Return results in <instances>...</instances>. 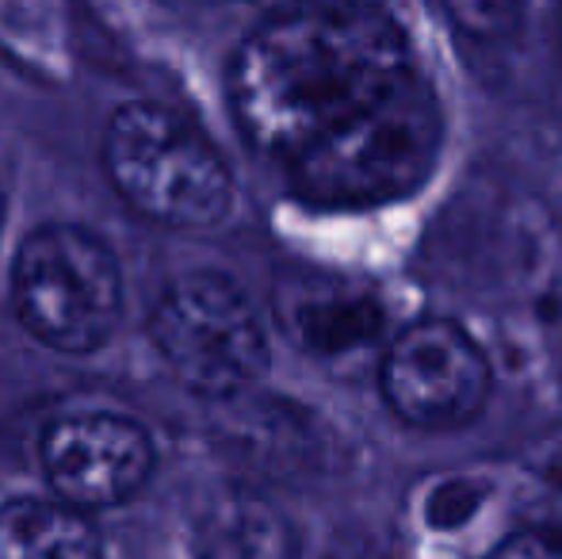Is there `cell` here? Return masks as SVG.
<instances>
[{
  "mask_svg": "<svg viewBox=\"0 0 562 559\" xmlns=\"http://www.w3.org/2000/svg\"><path fill=\"white\" fill-rule=\"evenodd\" d=\"M241 135L314 208H379L422 188L445 120L402 27L371 0H299L234 54Z\"/></svg>",
  "mask_w": 562,
  "mask_h": 559,
  "instance_id": "cell-1",
  "label": "cell"
},
{
  "mask_svg": "<svg viewBox=\"0 0 562 559\" xmlns=\"http://www.w3.org/2000/svg\"><path fill=\"white\" fill-rule=\"evenodd\" d=\"M100 161L119 200L157 226L207 231L234 203V172L215 142L149 100L115 108Z\"/></svg>",
  "mask_w": 562,
  "mask_h": 559,
  "instance_id": "cell-2",
  "label": "cell"
},
{
  "mask_svg": "<svg viewBox=\"0 0 562 559\" xmlns=\"http://www.w3.org/2000/svg\"><path fill=\"white\" fill-rule=\"evenodd\" d=\"M12 306L23 334L43 349L66 357L97 353L123 318L119 257L85 226H38L15 249Z\"/></svg>",
  "mask_w": 562,
  "mask_h": 559,
  "instance_id": "cell-3",
  "label": "cell"
},
{
  "mask_svg": "<svg viewBox=\"0 0 562 559\" xmlns=\"http://www.w3.org/2000/svg\"><path fill=\"white\" fill-rule=\"evenodd\" d=\"M149 342L184 388L237 399L265 376L268 334L257 306L223 272H188L149 311Z\"/></svg>",
  "mask_w": 562,
  "mask_h": 559,
  "instance_id": "cell-4",
  "label": "cell"
},
{
  "mask_svg": "<svg viewBox=\"0 0 562 559\" xmlns=\"http://www.w3.org/2000/svg\"><path fill=\"white\" fill-rule=\"evenodd\" d=\"M379 383L402 422L422 429H456L486 403L490 365L456 322L425 318L391 342Z\"/></svg>",
  "mask_w": 562,
  "mask_h": 559,
  "instance_id": "cell-5",
  "label": "cell"
},
{
  "mask_svg": "<svg viewBox=\"0 0 562 559\" xmlns=\"http://www.w3.org/2000/svg\"><path fill=\"white\" fill-rule=\"evenodd\" d=\"M43 471L58 502L74 510H108L134 499L154 471V440L134 418L81 411L43 433Z\"/></svg>",
  "mask_w": 562,
  "mask_h": 559,
  "instance_id": "cell-6",
  "label": "cell"
},
{
  "mask_svg": "<svg viewBox=\"0 0 562 559\" xmlns=\"http://www.w3.org/2000/svg\"><path fill=\"white\" fill-rule=\"evenodd\" d=\"M276 318L299 349L322 360L368 349L386 326L375 295L329 277H295L283 283L276 291Z\"/></svg>",
  "mask_w": 562,
  "mask_h": 559,
  "instance_id": "cell-7",
  "label": "cell"
},
{
  "mask_svg": "<svg viewBox=\"0 0 562 559\" xmlns=\"http://www.w3.org/2000/svg\"><path fill=\"white\" fill-rule=\"evenodd\" d=\"M192 559H299L288 517L257 494H223L195 522Z\"/></svg>",
  "mask_w": 562,
  "mask_h": 559,
  "instance_id": "cell-8",
  "label": "cell"
},
{
  "mask_svg": "<svg viewBox=\"0 0 562 559\" xmlns=\"http://www.w3.org/2000/svg\"><path fill=\"white\" fill-rule=\"evenodd\" d=\"M0 559H100V533L58 499H12L0 506Z\"/></svg>",
  "mask_w": 562,
  "mask_h": 559,
  "instance_id": "cell-9",
  "label": "cell"
},
{
  "mask_svg": "<svg viewBox=\"0 0 562 559\" xmlns=\"http://www.w3.org/2000/svg\"><path fill=\"white\" fill-rule=\"evenodd\" d=\"M517 514L525 529L562 537V425L528 440L517 460Z\"/></svg>",
  "mask_w": 562,
  "mask_h": 559,
  "instance_id": "cell-10",
  "label": "cell"
},
{
  "mask_svg": "<svg viewBox=\"0 0 562 559\" xmlns=\"http://www.w3.org/2000/svg\"><path fill=\"white\" fill-rule=\"evenodd\" d=\"M440 4H445V12L467 35L497 38L505 31H513L525 0H440Z\"/></svg>",
  "mask_w": 562,
  "mask_h": 559,
  "instance_id": "cell-11",
  "label": "cell"
},
{
  "mask_svg": "<svg viewBox=\"0 0 562 559\" xmlns=\"http://www.w3.org/2000/svg\"><path fill=\"white\" fill-rule=\"evenodd\" d=\"M490 559H562V537L559 533L520 529L517 537L505 540Z\"/></svg>",
  "mask_w": 562,
  "mask_h": 559,
  "instance_id": "cell-12",
  "label": "cell"
},
{
  "mask_svg": "<svg viewBox=\"0 0 562 559\" xmlns=\"http://www.w3.org/2000/svg\"><path fill=\"white\" fill-rule=\"evenodd\" d=\"M276 4H280V8H288V4H299V0H276Z\"/></svg>",
  "mask_w": 562,
  "mask_h": 559,
  "instance_id": "cell-13",
  "label": "cell"
},
{
  "mask_svg": "<svg viewBox=\"0 0 562 559\" xmlns=\"http://www.w3.org/2000/svg\"><path fill=\"white\" fill-rule=\"evenodd\" d=\"M559 23H562V0H559Z\"/></svg>",
  "mask_w": 562,
  "mask_h": 559,
  "instance_id": "cell-14",
  "label": "cell"
},
{
  "mask_svg": "<svg viewBox=\"0 0 562 559\" xmlns=\"http://www.w3.org/2000/svg\"><path fill=\"white\" fill-rule=\"evenodd\" d=\"M0 211H4V200H0Z\"/></svg>",
  "mask_w": 562,
  "mask_h": 559,
  "instance_id": "cell-15",
  "label": "cell"
}]
</instances>
